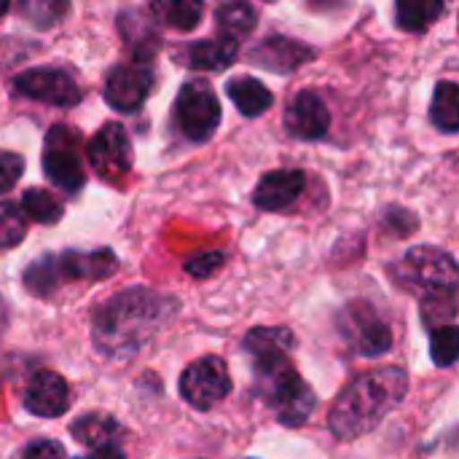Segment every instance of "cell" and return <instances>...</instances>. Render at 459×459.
Masks as SVG:
<instances>
[{"instance_id":"obj_27","label":"cell","mask_w":459,"mask_h":459,"mask_svg":"<svg viewBox=\"0 0 459 459\" xmlns=\"http://www.w3.org/2000/svg\"><path fill=\"white\" fill-rule=\"evenodd\" d=\"M22 210L38 223H56L62 218V204L56 202L54 194L43 188H27L22 196Z\"/></svg>"},{"instance_id":"obj_11","label":"cell","mask_w":459,"mask_h":459,"mask_svg":"<svg viewBox=\"0 0 459 459\" xmlns=\"http://www.w3.org/2000/svg\"><path fill=\"white\" fill-rule=\"evenodd\" d=\"M153 86V73L148 65H118L105 78V102L113 110L134 113Z\"/></svg>"},{"instance_id":"obj_7","label":"cell","mask_w":459,"mask_h":459,"mask_svg":"<svg viewBox=\"0 0 459 459\" xmlns=\"http://www.w3.org/2000/svg\"><path fill=\"white\" fill-rule=\"evenodd\" d=\"M231 393V377L221 358L207 355L194 360L180 377V395L199 411L218 406Z\"/></svg>"},{"instance_id":"obj_26","label":"cell","mask_w":459,"mask_h":459,"mask_svg":"<svg viewBox=\"0 0 459 459\" xmlns=\"http://www.w3.org/2000/svg\"><path fill=\"white\" fill-rule=\"evenodd\" d=\"M459 312V296L452 290H438V293H425L422 296V320L428 328H441L446 325Z\"/></svg>"},{"instance_id":"obj_17","label":"cell","mask_w":459,"mask_h":459,"mask_svg":"<svg viewBox=\"0 0 459 459\" xmlns=\"http://www.w3.org/2000/svg\"><path fill=\"white\" fill-rule=\"evenodd\" d=\"M315 51L296 43V40H288V38H269L264 43H258L250 54V59L261 67H269L274 73H288V70H296L301 62L312 59Z\"/></svg>"},{"instance_id":"obj_8","label":"cell","mask_w":459,"mask_h":459,"mask_svg":"<svg viewBox=\"0 0 459 459\" xmlns=\"http://www.w3.org/2000/svg\"><path fill=\"white\" fill-rule=\"evenodd\" d=\"M178 124L186 137L202 143L221 124V102L204 81H188L178 94Z\"/></svg>"},{"instance_id":"obj_13","label":"cell","mask_w":459,"mask_h":459,"mask_svg":"<svg viewBox=\"0 0 459 459\" xmlns=\"http://www.w3.org/2000/svg\"><path fill=\"white\" fill-rule=\"evenodd\" d=\"M285 126L299 140H317L331 129V113L315 91H301L288 105Z\"/></svg>"},{"instance_id":"obj_36","label":"cell","mask_w":459,"mask_h":459,"mask_svg":"<svg viewBox=\"0 0 459 459\" xmlns=\"http://www.w3.org/2000/svg\"><path fill=\"white\" fill-rule=\"evenodd\" d=\"M81 459H83V457H81ZM89 459H94V457H89Z\"/></svg>"},{"instance_id":"obj_24","label":"cell","mask_w":459,"mask_h":459,"mask_svg":"<svg viewBox=\"0 0 459 459\" xmlns=\"http://www.w3.org/2000/svg\"><path fill=\"white\" fill-rule=\"evenodd\" d=\"M430 118L444 132H459V86L452 81H441L433 91Z\"/></svg>"},{"instance_id":"obj_1","label":"cell","mask_w":459,"mask_h":459,"mask_svg":"<svg viewBox=\"0 0 459 459\" xmlns=\"http://www.w3.org/2000/svg\"><path fill=\"white\" fill-rule=\"evenodd\" d=\"M406 393L409 377L403 368L379 366L374 371H366L339 393L328 414V428L336 438L355 441L379 428L382 420L403 403Z\"/></svg>"},{"instance_id":"obj_19","label":"cell","mask_w":459,"mask_h":459,"mask_svg":"<svg viewBox=\"0 0 459 459\" xmlns=\"http://www.w3.org/2000/svg\"><path fill=\"white\" fill-rule=\"evenodd\" d=\"M234 59H237V40L226 35L196 40L188 48V65L196 70H226Z\"/></svg>"},{"instance_id":"obj_3","label":"cell","mask_w":459,"mask_h":459,"mask_svg":"<svg viewBox=\"0 0 459 459\" xmlns=\"http://www.w3.org/2000/svg\"><path fill=\"white\" fill-rule=\"evenodd\" d=\"M258 393L266 406L277 414V420L288 428H301L317 409V398L312 387L301 379L293 363L280 366L269 374L255 377Z\"/></svg>"},{"instance_id":"obj_2","label":"cell","mask_w":459,"mask_h":459,"mask_svg":"<svg viewBox=\"0 0 459 459\" xmlns=\"http://www.w3.org/2000/svg\"><path fill=\"white\" fill-rule=\"evenodd\" d=\"M167 299L148 290H129L105 304L94 317V342L102 355L137 352L167 320Z\"/></svg>"},{"instance_id":"obj_33","label":"cell","mask_w":459,"mask_h":459,"mask_svg":"<svg viewBox=\"0 0 459 459\" xmlns=\"http://www.w3.org/2000/svg\"><path fill=\"white\" fill-rule=\"evenodd\" d=\"M223 261H226V255L223 253H218V250H210V253H199V255H194L191 261H186V272L191 274V277H210L212 272H218L221 266H223Z\"/></svg>"},{"instance_id":"obj_35","label":"cell","mask_w":459,"mask_h":459,"mask_svg":"<svg viewBox=\"0 0 459 459\" xmlns=\"http://www.w3.org/2000/svg\"><path fill=\"white\" fill-rule=\"evenodd\" d=\"M8 8H11V0H0V19L8 13Z\"/></svg>"},{"instance_id":"obj_23","label":"cell","mask_w":459,"mask_h":459,"mask_svg":"<svg viewBox=\"0 0 459 459\" xmlns=\"http://www.w3.org/2000/svg\"><path fill=\"white\" fill-rule=\"evenodd\" d=\"M215 19H218V27L226 38H245L253 27H255V11L250 3L245 0H226L218 5L215 11Z\"/></svg>"},{"instance_id":"obj_6","label":"cell","mask_w":459,"mask_h":459,"mask_svg":"<svg viewBox=\"0 0 459 459\" xmlns=\"http://www.w3.org/2000/svg\"><path fill=\"white\" fill-rule=\"evenodd\" d=\"M43 169L46 178L65 194H78L83 188V161L78 153V137L70 126L56 124L46 134V151H43Z\"/></svg>"},{"instance_id":"obj_18","label":"cell","mask_w":459,"mask_h":459,"mask_svg":"<svg viewBox=\"0 0 459 459\" xmlns=\"http://www.w3.org/2000/svg\"><path fill=\"white\" fill-rule=\"evenodd\" d=\"M116 272V255L110 250L97 253H65L59 258V274L70 280H102Z\"/></svg>"},{"instance_id":"obj_21","label":"cell","mask_w":459,"mask_h":459,"mask_svg":"<svg viewBox=\"0 0 459 459\" xmlns=\"http://www.w3.org/2000/svg\"><path fill=\"white\" fill-rule=\"evenodd\" d=\"M153 16L175 30H194L202 22L204 3L202 0H153Z\"/></svg>"},{"instance_id":"obj_10","label":"cell","mask_w":459,"mask_h":459,"mask_svg":"<svg viewBox=\"0 0 459 459\" xmlns=\"http://www.w3.org/2000/svg\"><path fill=\"white\" fill-rule=\"evenodd\" d=\"M89 167L105 178L116 180L132 169V145L121 124H105L86 145Z\"/></svg>"},{"instance_id":"obj_22","label":"cell","mask_w":459,"mask_h":459,"mask_svg":"<svg viewBox=\"0 0 459 459\" xmlns=\"http://www.w3.org/2000/svg\"><path fill=\"white\" fill-rule=\"evenodd\" d=\"M444 13V0H395L398 24L409 32L428 30Z\"/></svg>"},{"instance_id":"obj_29","label":"cell","mask_w":459,"mask_h":459,"mask_svg":"<svg viewBox=\"0 0 459 459\" xmlns=\"http://www.w3.org/2000/svg\"><path fill=\"white\" fill-rule=\"evenodd\" d=\"M430 355L433 363L449 368L459 360V325H441L430 336Z\"/></svg>"},{"instance_id":"obj_9","label":"cell","mask_w":459,"mask_h":459,"mask_svg":"<svg viewBox=\"0 0 459 459\" xmlns=\"http://www.w3.org/2000/svg\"><path fill=\"white\" fill-rule=\"evenodd\" d=\"M13 86L22 97L35 100V102H46V105H56V108H73L81 102L78 83L65 70H54V67L24 70L16 75Z\"/></svg>"},{"instance_id":"obj_16","label":"cell","mask_w":459,"mask_h":459,"mask_svg":"<svg viewBox=\"0 0 459 459\" xmlns=\"http://www.w3.org/2000/svg\"><path fill=\"white\" fill-rule=\"evenodd\" d=\"M304 183H307L304 180V172H299V169H277V172H269L255 186L253 202H255L258 210L280 212V210L290 207L301 196Z\"/></svg>"},{"instance_id":"obj_25","label":"cell","mask_w":459,"mask_h":459,"mask_svg":"<svg viewBox=\"0 0 459 459\" xmlns=\"http://www.w3.org/2000/svg\"><path fill=\"white\" fill-rule=\"evenodd\" d=\"M121 32H124L126 43H132L134 54L143 56V59H148V56L159 48V35H156L153 27H151L143 16H137V13H124V16H121Z\"/></svg>"},{"instance_id":"obj_28","label":"cell","mask_w":459,"mask_h":459,"mask_svg":"<svg viewBox=\"0 0 459 459\" xmlns=\"http://www.w3.org/2000/svg\"><path fill=\"white\" fill-rule=\"evenodd\" d=\"M27 234L24 210L13 202H0V250L16 247Z\"/></svg>"},{"instance_id":"obj_30","label":"cell","mask_w":459,"mask_h":459,"mask_svg":"<svg viewBox=\"0 0 459 459\" xmlns=\"http://www.w3.org/2000/svg\"><path fill=\"white\" fill-rule=\"evenodd\" d=\"M22 13L35 27H54L67 13V0H22Z\"/></svg>"},{"instance_id":"obj_12","label":"cell","mask_w":459,"mask_h":459,"mask_svg":"<svg viewBox=\"0 0 459 459\" xmlns=\"http://www.w3.org/2000/svg\"><path fill=\"white\" fill-rule=\"evenodd\" d=\"M293 347H296V339L288 328H253L245 336V352L253 360L255 377L269 374L280 366H288Z\"/></svg>"},{"instance_id":"obj_4","label":"cell","mask_w":459,"mask_h":459,"mask_svg":"<svg viewBox=\"0 0 459 459\" xmlns=\"http://www.w3.org/2000/svg\"><path fill=\"white\" fill-rule=\"evenodd\" d=\"M395 277L409 290H422V293L452 290V293H459L457 261L446 250H438L433 245L411 247L403 255V261L398 264Z\"/></svg>"},{"instance_id":"obj_15","label":"cell","mask_w":459,"mask_h":459,"mask_svg":"<svg viewBox=\"0 0 459 459\" xmlns=\"http://www.w3.org/2000/svg\"><path fill=\"white\" fill-rule=\"evenodd\" d=\"M73 436L91 449L94 459H126L121 449V428L108 414H86L73 425Z\"/></svg>"},{"instance_id":"obj_14","label":"cell","mask_w":459,"mask_h":459,"mask_svg":"<svg viewBox=\"0 0 459 459\" xmlns=\"http://www.w3.org/2000/svg\"><path fill=\"white\" fill-rule=\"evenodd\" d=\"M24 409L35 417H62L70 409V393L59 374L40 371L24 390Z\"/></svg>"},{"instance_id":"obj_20","label":"cell","mask_w":459,"mask_h":459,"mask_svg":"<svg viewBox=\"0 0 459 459\" xmlns=\"http://www.w3.org/2000/svg\"><path fill=\"white\" fill-rule=\"evenodd\" d=\"M226 91H229L231 102L239 108V113L242 116H250V118L266 113L272 108V102H274L272 91L258 78H247V75L231 78L229 86H226Z\"/></svg>"},{"instance_id":"obj_31","label":"cell","mask_w":459,"mask_h":459,"mask_svg":"<svg viewBox=\"0 0 459 459\" xmlns=\"http://www.w3.org/2000/svg\"><path fill=\"white\" fill-rule=\"evenodd\" d=\"M59 277V264H54L51 258H43L38 264H32L24 274V285L35 293V296H48L56 285Z\"/></svg>"},{"instance_id":"obj_32","label":"cell","mask_w":459,"mask_h":459,"mask_svg":"<svg viewBox=\"0 0 459 459\" xmlns=\"http://www.w3.org/2000/svg\"><path fill=\"white\" fill-rule=\"evenodd\" d=\"M22 169H24V159L19 153L0 151V194L16 186V180L22 178Z\"/></svg>"},{"instance_id":"obj_34","label":"cell","mask_w":459,"mask_h":459,"mask_svg":"<svg viewBox=\"0 0 459 459\" xmlns=\"http://www.w3.org/2000/svg\"><path fill=\"white\" fill-rule=\"evenodd\" d=\"M24 459H65V449L56 441H35L27 446Z\"/></svg>"},{"instance_id":"obj_5","label":"cell","mask_w":459,"mask_h":459,"mask_svg":"<svg viewBox=\"0 0 459 459\" xmlns=\"http://www.w3.org/2000/svg\"><path fill=\"white\" fill-rule=\"evenodd\" d=\"M336 328L347 347L360 358L385 355L393 347V333L387 323L377 315V309L366 301H352L342 309Z\"/></svg>"}]
</instances>
